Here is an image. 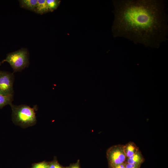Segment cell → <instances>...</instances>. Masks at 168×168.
<instances>
[{"mask_svg":"<svg viewBox=\"0 0 168 168\" xmlns=\"http://www.w3.org/2000/svg\"></svg>","mask_w":168,"mask_h":168,"instance_id":"17","label":"cell"},{"mask_svg":"<svg viewBox=\"0 0 168 168\" xmlns=\"http://www.w3.org/2000/svg\"><path fill=\"white\" fill-rule=\"evenodd\" d=\"M67 168H80L78 162L76 163L71 165Z\"/></svg>","mask_w":168,"mask_h":168,"instance_id":"16","label":"cell"},{"mask_svg":"<svg viewBox=\"0 0 168 168\" xmlns=\"http://www.w3.org/2000/svg\"><path fill=\"white\" fill-rule=\"evenodd\" d=\"M46 3L49 11L52 12L56 9L60 2V0H46Z\"/></svg>","mask_w":168,"mask_h":168,"instance_id":"11","label":"cell"},{"mask_svg":"<svg viewBox=\"0 0 168 168\" xmlns=\"http://www.w3.org/2000/svg\"><path fill=\"white\" fill-rule=\"evenodd\" d=\"M14 77L13 73L0 71V94L5 96L13 95Z\"/></svg>","mask_w":168,"mask_h":168,"instance_id":"5","label":"cell"},{"mask_svg":"<svg viewBox=\"0 0 168 168\" xmlns=\"http://www.w3.org/2000/svg\"><path fill=\"white\" fill-rule=\"evenodd\" d=\"M13 95H3L0 94V109L5 106L12 104L13 100Z\"/></svg>","mask_w":168,"mask_h":168,"instance_id":"10","label":"cell"},{"mask_svg":"<svg viewBox=\"0 0 168 168\" xmlns=\"http://www.w3.org/2000/svg\"><path fill=\"white\" fill-rule=\"evenodd\" d=\"M141 166L126 163V168H140Z\"/></svg>","mask_w":168,"mask_h":168,"instance_id":"14","label":"cell"},{"mask_svg":"<svg viewBox=\"0 0 168 168\" xmlns=\"http://www.w3.org/2000/svg\"><path fill=\"white\" fill-rule=\"evenodd\" d=\"M12 111L13 121L17 124L23 127L31 126L36 122V117L34 108L21 105H10Z\"/></svg>","mask_w":168,"mask_h":168,"instance_id":"2","label":"cell"},{"mask_svg":"<svg viewBox=\"0 0 168 168\" xmlns=\"http://www.w3.org/2000/svg\"><path fill=\"white\" fill-rule=\"evenodd\" d=\"M37 1V0H19L21 7L34 12H35Z\"/></svg>","mask_w":168,"mask_h":168,"instance_id":"8","label":"cell"},{"mask_svg":"<svg viewBox=\"0 0 168 168\" xmlns=\"http://www.w3.org/2000/svg\"><path fill=\"white\" fill-rule=\"evenodd\" d=\"M4 62L10 64L13 70V72L21 71L28 64L27 51L25 49H21L9 53L0 64Z\"/></svg>","mask_w":168,"mask_h":168,"instance_id":"3","label":"cell"},{"mask_svg":"<svg viewBox=\"0 0 168 168\" xmlns=\"http://www.w3.org/2000/svg\"><path fill=\"white\" fill-rule=\"evenodd\" d=\"M46 0H38L35 12L42 14L49 12Z\"/></svg>","mask_w":168,"mask_h":168,"instance_id":"9","label":"cell"},{"mask_svg":"<svg viewBox=\"0 0 168 168\" xmlns=\"http://www.w3.org/2000/svg\"><path fill=\"white\" fill-rule=\"evenodd\" d=\"M144 161L143 156L141 152L139 150L134 155L129 157L127 158L125 162L141 166Z\"/></svg>","mask_w":168,"mask_h":168,"instance_id":"6","label":"cell"},{"mask_svg":"<svg viewBox=\"0 0 168 168\" xmlns=\"http://www.w3.org/2000/svg\"><path fill=\"white\" fill-rule=\"evenodd\" d=\"M31 168H48V164L45 162H40L34 165Z\"/></svg>","mask_w":168,"mask_h":168,"instance_id":"12","label":"cell"},{"mask_svg":"<svg viewBox=\"0 0 168 168\" xmlns=\"http://www.w3.org/2000/svg\"><path fill=\"white\" fill-rule=\"evenodd\" d=\"M124 149L126 158L133 155L139 150V148L133 142H129L124 145Z\"/></svg>","mask_w":168,"mask_h":168,"instance_id":"7","label":"cell"},{"mask_svg":"<svg viewBox=\"0 0 168 168\" xmlns=\"http://www.w3.org/2000/svg\"><path fill=\"white\" fill-rule=\"evenodd\" d=\"M124 145L118 144L110 147L106 152L109 168L125 162L126 157L124 149Z\"/></svg>","mask_w":168,"mask_h":168,"instance_id":"4","label":"cell"},{"mask_svg":"<svg viewBox=\"0 0 168 168\" xmlns=\"http://www.w3.org/2000/svg\"><path fill=\"white\" fill-rule=\"evenodd\" d=\"M112 31L146 47L158 49L168 40V18L162 0H114Z\"/></svg>","mask_w":168,"mask_h":168,"instance_id":"1","label":"cell"},{"mask_svg":"<svg viewBox=\"0 0 168 168\" xmlns=\"http://www.w3.org/2000/svg\"><path fill=\"white\" fill-rule=\"evenodd\" d=\"M110 168H126V163L124 162L123 163L118 165L117 166Z\"/></svg>","mask_w":168,"mask_h":168,"instance_id":"15","label":"cell"},{"mask_svg":"<svg viewBox=\"0 0 168 168\" xmlns=\"http://www.w3.org/2000/svg\"><path fill=\"white\" fill-rule=\"evenodd\" d=\"M48 168H65L57 161H53L48 164Z\"/></svg>","mask_w":168,"mask_h":168,"instance_id":"13","label":"cell"}]
</instances>
